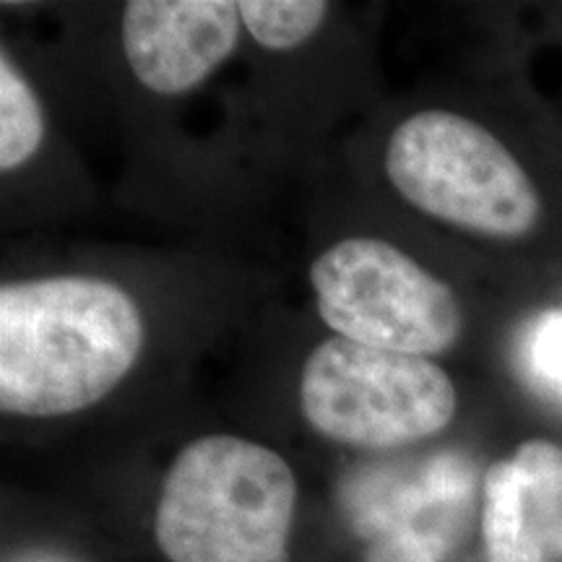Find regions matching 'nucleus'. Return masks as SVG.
I'll list each match as a JSON object with an SVG mask.
<instances>
[{"instance_id":"obj_1","label":"nucleus","mask_w":562,"mask_h":562,"mask_svg":"<svg viewBox=\"0 0 562 562\" xmlns=\"http://www.w3.org/2000/svg\"><path fill=\"white\" fill-rule=\"evenodd\" d=\"M144 344L138 305L94 277H53L0 290V409L66 417L102 402Z\"/></svg>"},{"instance_id":"obj_2","label":"nucleus","mask_w":562,"mask_h":562,"mask_svg":"<svg viewBox=\"0 0 562 562\" xmlns=\"http://www.w3.org/2000/svg\"><path fill=\"white\" fill-rule=\"evenodd\" d=\"M297 482L258 442L209 435L172 461L154 518L172 562H286Z\"/></svg>"},{"instance_id":"obj_3","label":"nucleus","mask_w":562,"mask_h":562,"mask_svg":"<svg viewBox=\"0 0 562 562\" xmlns=\"http://www.w3.org/2000/svg\"><path fill=\"white\" fill-rule=\"evenodd\" d=\"M385 172L402 199L476 235H529L542 214L537 188L490 131L456 112L425 110L393 131Z\"/></svg>"},{"instance_id":"obj_4","label":"nucleus","mask_w":562,"mask_h":562,"mask_svg":"<svg viewBox=\"0 0 562 562\" xmlns=\"http://www.w3.org/2000/svg\"><path fill=\"white\" fill-rule=\"evenodd\" d=\"M300 404L328 440L398 448L446 430L459 398L448 372L427 357L331 336L305 360Z\"/></svg>"},{"instance_id":"obj_5","label":"nucleus","mask_w":562,"mask_h":562,"mask_svg":"<svg viewBox=\"0 0 562 562\" xmlns=\"http://www.w3.org/2000/svg\"><path fill=\"white\" fill-rule=\"evenodd\" d=\"M311 284L323 323L364 347L430 357L463 331L451 286L378 237L336 243L313 263Z\"/></svg>"},{"instance_id":"obj_6","label":"nucleus","mask_w":562,"mask_h":562,"mask_svg":"<svg viewBox=\"0 0 562 562\" xmlns=\"http://www.w3.org/2000/svg\"><path fill=\"white\" fill-rule=\"evenodd\" d=\"M240 40V3L131 0L123 50L133 76L157 94H186L220 68Z\"/></svg>"},{"instance_id":"obj_7","label":"nucleus","mask_w":562,"mask_h":562,"mask_svg":"<svg viewBox=\"0 0 562 562\" xmlns=\"http://www.w3.org/2000/svg\"><path fill=\"white\" fill-rule=\"evenodd\" d=\"M484 562H562V448L526 440L484 480Z\"/></svg>"},{"instance_id":"obj_8","label":"nucleus","mask_w":562,"mask_h":562,"mask_svg":"<svg viewBox=\"0 0 562 562\" xmlns=\"http://www.w3.org/2000/svg\"><path fill=\"white\" fill-rule=\"evenodd\" d=\"M42 138H45V115L37 94L3 53L0 55V170L11 172L30 161Z\"/></svg>"},{"instance_id":"obj_9","label":"nucleus","mask_w":562,"mask_h":562,"mask_svg":"<svg viewBox=\"0 0 562 562\" xmlns=\"http://www.w3.org/2000/svg\"><path fill=\"white\" fill-rule=\"evenodd\" d=\"M328 16L323 0H243L240 19L252 40L269 50H292L318 32Z\"/></svg>"},{"instance_id":"obj_10","label":"nucleus","mask_w":562,"mask_h":562,"mask_svg":"<svg viewBox=\"0 0 562 562\" xmlns=\"http://www.w3.org/2000/svg\"><path fill=\"white\" fill-rule=\"evenodd\" d=\"M362 562H438V554L425 537L414 531H396L375 539L362 554Z\"/></svg>"},{"instance_id":"obj_11","label":"nucleus","mask_w":562,"mask_h":562,"mask_svg":"<svg viewBox=\"0 0 562 562\" xmlns=\"http://www.w3.org/2000/svg\"><path fill=\"white\" fill-rule=\"evenodd\" d=\"M531 355L539 372H544L550 381L562 383V313L542 321L533 334Z\"/></svg>"}]
</instances>
